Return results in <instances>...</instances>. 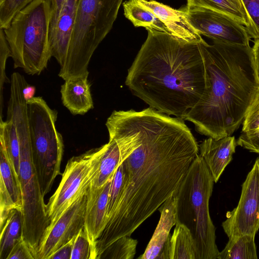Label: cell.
I'll return each instance as SVG.
<instances>
[{
  "instance_id": "18",
  "label": "cell",
  "mask_w": 259,
  "mask_h": 259,
  "mask_svg": "<svg viewBox=\"0 0 259 259\" xmlns=\"http://www.w3.org/2000/svg\"><path fill=\"white\" fill-rule=\"evenodd\" d=\"M89 74L67 78L61 85L62 103L73 115H83L94 108Z\"/></svg>"
},
{
  "instance_id": "14",
  "label": "cell",
  "mask_w": 259,
  "mask_h": 259,
  "mask_svg": "<svg viewBox=\"0 0 259 259\" xmlns=\"http://www.w3.org/2000/svg\"><path fill=\"white\" fill-rule=\"evenodd\" d=\"M111 181H108L99 188H89L87 192V202L83 229L91 245L92 259H96V242L108 222L106 212Z\"/></svg>"
},
{
  "instance_id": "10",
  "label": "cell",
  "mask_w": 259,
  "mask_h": 259,
  "mask_svg": "<svg viewBox=\"0 0 259 259\" xmlns=\"http://www.w3.org/2000/svg\"><path fill=\"white\" fill-rule=\"evenodd\" d=\"M226 217L222 227L229 238L255 236L259 229V156L242 184L238 205Z\"/></svg>"
},
{
  "instance_id": "30",
  "label": "cell",
  "mask_w": 259,
  "mask_h": 259,
  "mask_svg": "<svg viewBox=\"0 0 259 259\" xmlns=\"http://www.w3.org/2000/svg\"><path fill=\"white\" fill-rule=\"evenodd\" d=\"M259 129V90L250 105L243 121L242 132Z\"/></svg>"
},
{
  "instance_id": "20",
  "label": "cell",
  "mask_w": 259,
  "mask_h": 259,
  "mask_svg": "<svg viewBox=\"0 0 259 259\" xmlns=\"http://www.w3.org/2000/svg\"><path fill=\"white\" fill-rule=\"evenodd\" d=\"M187 6L205 8L229 15L244 26L251 38L252 24L241 0H187Z\"/></svg>"
},
{
  "instance_id": "9",
  "label": "cell",
  "mask_w": 259,
  "mask_h": 259,
  "mask_svg": "<svg viewBox=\"0 0 259 259\" xmlns=\"http://www.w3.org/2000/svg\"><path fill=\"white\" fill-rule=\"evenodd\" d=\"M100 150V147L93 148L68 161L58 188L46 204L49 226L86 193L98 169Z\"/></svg>"
},
{
  "instance_id": "38",
  "label": "cell",
  "mask_w": 259,
  "mask_h": 259,
  "mask_svg": "<svg viewBox=\"0 0 259 259\" xmlns=\"http://www.w3.org/2000/svg\"><path fill=\"white\" fill-rule=\"evenodd\" d=\"M35 92V88L34 86L26 84L23 89L24 97L27 101L34 97Z\"/></svg>"
},
{
  "instance_id": "33",
  "label": "cell",
  "mask_w": 259,
  "mask_h": 259,
  "mask_svg": "<svg viewBox=\"0 0 259 259\" xmlns=\"http://www.w3.org/2000/svg\"><path fill=\"white\" fill-rule=\"evenodd\" d=\"M236 144L250 152L259 154V129L242 132L236 141Z\"/></svg>"
},
{
  "instance_id": "19",
  "label": "cell",
  "mask_w": 259,
  "mask_h": 259,
  "mask_svg": "<svg viewBox=\"0 0 259 259\" xmlns=\"http://www.w3.org/2000/svg\"><path fill=\"white\" fill-rule=\"evenodd\" d=\"M160 218L153 235L145 252L139 259H157L167 241L170 239V231L176 224V200L172 195L158 208Z\"/></svg>"
},
{
  "instance_id": "27",
  "label": "cell",
  "mask_w": 259,
  "mask_h": 259,
  "mask_svg": "<svg viewBox=\"0 0 259 259\" xmlns=\"http://www.w3.org/2000/svg\"><path fill=\"white\" fill-rule=\"evenodd\" d=\"M125 181V171L122 163L116 170L111 181L106 212L108 222L118 204L123 192Z\"/></svg>"
},
{
  "instance_id": "23",
  "label": "cell",
  "mask_w": 259,
  "mask_h": 259,
  "mask_svg": "<svg viewBox=\"0 0 259 259\" xmlns=\"http://www.w3.org/2000/svg\"><path fill=\"white\" fill-rule=\"evenodd\" d=\"M255 236L242 235L229 238L217 259H257Z\"/></svg>"
},
{
  "instance_id": "11",
  "label": "cell",
  "mask_w": 259,
  "mask_h": 259,
  "mask_svg": "<svg viewBox=\"0 0 259 259\" xmlns=\"http://www.w3.org/2000/svg\"><path fill=\"white\" fill-rule=\"evenodd\" d=\"M182 9L200 35L226 43L249 45L250 37L246 28L233 17L202 7L186 6Z\"/></svg>"
},
{
  "instance_id": "35",
  "label": "cell",
  "mask_w": 259,
  "mask_h": 259,
  "mask_svg": "<svg viewBox=\"0 0 259 259\" xmlns=\"http://www.w3.org/2000/svg\"><path fill=\"white\" fill-rule=\"evenodd\" d=\"M75 236L59 248L48 259H71Z\"/></svg>"
},
{
  "instance_id": "6",
  "label": "cell",
  "mask_w": 259,
  "mask_h": 259,
  "mask_svg": "<svg viewBox=\"0 0 259 259\" xmlns=\"http://www.w3.org/2000/svg\"><path fill=\"white\" fill-rule=\"evenodd\" d=\"M122 0H78L74 28L64 64V80L89 73L95 51L111 29Z\"/></svg>"
},
{
  "instance_id": "22",
  "label": "cell",
  "mask_w": 259,
  "mask_h": 259,
  "mask_svg": "<svg viewBox=\"0 0 259 259\" xmlns=\"http://www.w3.org/2000/svg\"><path fill=\"white\" fill-rule=\"evenodd\" d=\"M22 211L13 209L0 228V259H7L11 250L22 237Z\"/></svg>"
},
{
  "instance_id": "28",
  "label": "cell",
  "mask_w": 259,
  "mask_h": 259,
  "mask_svg": "<svg viewBox=\"0 0 259 259\" xmlns=\"http://www.w3.org/2000/svg\"><path fill=\"white\" fill-rule=\"evenodd\" d=\"M34 0H2L0 1V28H5L14 17Z\"/></svg>"
},
{
  "instance_id": "16",
  "label": "cell",
  "mask_w": 259,
  "mask_h": 259,
  "mask_svg": "<svg viewBox=\"0 0 259 259\" xmlns=\"http://www.w3.org/2000/svg\"><path fill=\"white\" fill-rule=\"evenodd\" d=\"M152 11L165 24L171 35L190 42L201 43L204 39L187 20L183 10H176L154 0H138Z\"/></svg>"
},
{
  "instance_id": "37",
  "label": "cell",
  "mask_w": 259,
  "mask_h": 259,
  "mask_svg": "<svg viewBox=\"0 0 259 259\" xmlns=\"http://www.w3.org/2000/svg\"><path fill=\"white\" fill-rule=\"evenodd\" d=\"M252 49L256 71L259 80V38L254 39Z\"/></svg>"
},
{
  "instance_id": "34",
  "label": "cell",
  "mask_w": 259,
  "mask_h": 259,
  "mask_svg": "<svg viewBox=\"0 0 259 259\" xmlns=\"http://www.w3.org/2000/svg\"><path fill=\"white\" fill-rule=\"evenodd\" d=\"M7 259H34V258L22 237L11 250Z\"/></svg>"
},
{
  "instance_id": "3",
  "label": "cell",
  "mask_w": 259,
  "mask_h": 259,
  "mask_svg": "<svg viewBox=\"0 0 259 259\" xmlns=\"http://www.w3.org/2000/svg\"><path fill=\"white\" fill-rule=\"evenodd\" d=\"M205 69V89L183 119L200 134L219 139L231 136L243 122L259 90L249 45L213 40L200 43Z\"/></svg>"
},
{
  "instance_id": "32",
  "label": "cell",
  "mask_w": 259,
  "mask_h": 259,
  "mask_svg": "<svg viewBox=\"0 0 259 259\" xmlns=\"http://www.w3.org/2000/svg\"><path fill=\"white\" fill-rule=\"evenodd\" d=\"M251 21L254 39L259 38V0H241Z\"/></svg>"
},
{
  "instance_id": "2",
  "label": "cell",
  "mask_w": 259,
  "mask_h": 259,
  "mask_svg": "<svg viewBox=\"0 0 259 259\" xmlns=\"http://www.w3.org/2000/svg\"><path fill=\"white\" fill-rule=\"evenodd\" d=\"M146 29L147 37L128 70L125 84L150 107L183 119L205 89L200 43Z\"/></svg>"
},
{
  "instance_id": "29",
  "label": "cell",
  "mask_w": 259,
  "mask_h": 259,
  "mask_svg": "<svg viewBox=\"0 0 259 259\" xmlns=\"http://www.w3.org/2000/svg\"><path fill=\"white\" fill-rule=\"evenodd\" d=\"M71 259H92L91 245L83 228L75 236Z\"/></svg>"
},
{
  "instance_id": "26",
  "label": "cell",
  "mask_w": 259,
  "mask_h": 259,
  "mask_svg": "<svg viewBox=\"0 0 259 259\" xmlns=\"http://www.w3.org/2000/svg\"><path fill=\"white\" fill-rule=\"evenodd\" d=\"M137 244L138 241L131 236H122L112 243L99 259H133L136 253Z\"/></svg>"
},
{
  "instance_id": "31",
  "label": "cell",
  "mask_w": 259,
  "mask_h": 259,
  "mask_svg": "<svg viewBox=\"0 0 259 259\" xmlns=\"http://www.w3.org/2000/svg\"><path fill=\"white\" fill-rule=\"evenodd\" d=\"M11 57V50L6 40L4 29L1 28L0 30V63H1V108L2 112L3 89L5 83L10 82L11 81L6 76L5 73L6 63L7 58Z\"/></svg>"
},
{
  "instance_id": "1",
  "label": "cell",
  "mask_w": 259,
  "mask_h": 259,
  "mask_svg": "<svg viewBox=\"0 0 259 259\" xmlns=\"http://www.w3.org/2000/svg\"><path fill=\"white\" fill-rule=\"evenodd\" d=\"M126 113L140 144L123 162L125 181L114 212L95 244L97 259L115 240L132 234L171 196L198 155L184 120L149 107Z\"/></svg>"
},
{
  "instance_id": "36",
  "label": "cell",
  "mask_w": 259,
  "mask_h": 259,
  "mask_svg": "<svg viewBox=\"0 0 259 259\" xmlns=\"http://www.w3.org/2000/svg\"><path fill=\"white\" fill-rule=\"evenodd\" d=\"M65 0H50L52 16L50 27L56 21L63 3Z\"/></svg>"
},
{
  "instance_id": "15",
  "label": "cell",
  "mask_w": 259,
  "mask_h": 259,
  "mask_svg": "<svg viewBox=\"0 0 259 259\" xmlns=\"http://www.w3.org/2000/svg\"><path fill=\"white\" fill-rule=\"evenodd\" d=\"M78 0H65L55 23L50 27L52 57L63 66L66 61L74 28Z\"/></svg>"
},
{
  "instance_id": "12",
  "label": "cell",
  "mask_w": 259,
  "mask_h": 259,
  "mask_svg": "<svg viewBox=\"0 0 259 259\" xmlns=\"http://www.w3.org/2000/svg\"><path fill=\"white\" fill-rule=\"evenodd\" d=\"M87 202L86 192L69 207L54 224L48 227L40 241L35 259H48L84 228Z\"/></svg>"
},
{
  "instance_id": "4",
  "label": "cell",
  "mask_w": 259,
  "mask_h": 259,
  "mask_svg": "<svg viewBox=\"0 0 259 259\" xmlns=\"http://www.w3.org/2000/svg\"><path fill=\"white\" fill-rule=\"evenodd\" d=\"M214 183L205 161L198 154L172 195L176 200V224H182L189 230L196 259H217L220 252L209 210Z\"/></svg>"
},
{
  "instance_id": "25",
  "label": "cell",
  "mask_w": 259,
  "mask_h": 259,
  "mask_svg": "<svg viewBox=\"0 0 259 259\" xmlns=\"http://www.w3.org/2000/svg\"><path fill=\"white\" fill-rule=\"evenodd\" d=\"M0 138H2L16 174L19 177L20 159V146L16 126L13 122L8 119H1Z\"/></svg>"
},
{
  "instance_id": "24",
  "label": "cell",
  "mask_w": 259,
  "mask_h": 259,
  "mask_svg": "<svg viewBox=\"0 0 259 259\" xmlns=\"http://www.w3.org/2000/svg\"><path fill=\"white\" fill-rule=\"evenodd\" d=\"M169 259H196L190 232L182 224H176L169 242Z\"/></svg>"
},
{
  "instance_id": "13",
  "label": "cell",
  "mask_w": 259,
  "mask_h": 259,
  "mask_svg": "<svg viewBox=\"0 0 259 259\" xmlns=\"http://www.w3.org/2000/svg\"><path fill=\"white\" fill-rule=\"evenodd\" d=\"M0 228L13 209L22 211L23 200L19 177L12 166L5 143L0 138Z\"/></svg>"
},
{
  "instance_id": "8",
  "label": "cell",
  "mask_w": 259,
  "mask_h": 259,
  "mask_svg": "<svg viewBox=\"0 0 259 259\" xmlns=\"http://www.w3.org/2000/svg\"><path fill=\"white\" fill-rule=\"evenodd\" d=\"M16 128L20 146L19 179L23 200L22 238L35 259L40 241L50 221L32 160L28 123L18 122Z\"/></svg>"
},
{
  "instance_id": "17",
  "label": "cell",
  "mask_w": 259,
  "mask_h": 259,
  "mask_svg": "<svg viewBox=\"0 0 259 259\" xmlns=\"http://www.w3.org/2000/svg\"><path fill=\"white\" fill-rule=\"evenodd\" d=\"M236 146L235 137L231 136L218 140L209 137L199 145V155L205 161L214 183L219 181L231 161Z\"/></svg>"
},
{
  "instance_id": "5",
  "label": "cell",
  "mask_w": 259,
  "mask_h": 259,
  "mask_svg": "<svg viewBox=\"0 0 259 259\" xmlns=\"http://www.w3.org/2000/svg\"><path fill=\"white\" fill-rule=\"evenodd\" d=\"M50 0H34L20 11L4 29L15 68L39 75L52 57Z\"/></svg>"
},
{
  "instance_id": "7",
  "label": "cell",
  "mask_w": 259,
  "mask_h": 259,
  "mask_svg": "<svg viewBox=\"0 0 259 259\" xmlns=\"http://www.w3.org/2000/svg\"><path fill=\"white\" fill-rule=\"evenodd\" d=\"M27 106L32 160L45 197L60 174L63 141L56 127V110L51 109L41 97L28 100Z\"/></svg>"
},
{
  "instance_id": "21",
  "label": "cell",
  "mask_w": 259,
  "mask_h": 259,
  "mask_svg": "<svg viewBox=\"0 0 259 259\" xmlns=\"http://www.w3.org/2000/svg\"><path fill=\"white\" fill-rule=\"evenodd\" d=\"M124 14L136 27L153 29L171 35L163 22L149 9L138 0H128L123 4Z\"/></svg>"
}]
</instances>
